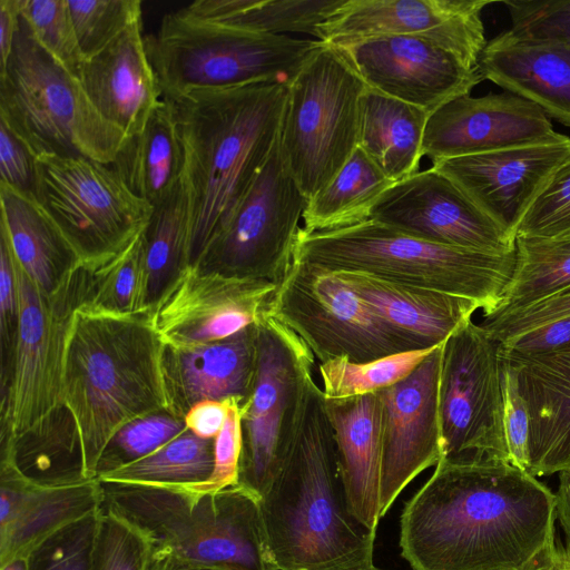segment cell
<instances>
[{
    "mask_svg": "<svg viewBox=\"0 0 570 570\" xmlns=\"http://www.w3.org/2000/svg\"><path fill=\"white\" fill-rule=\"evenodd\" d=\"M554 493L505 461L442 459L405 503L402 557L414 570H535L556 549Z\"/></svg>",
    "mask_w": 570,
    "mask_h": 570,
    "instance_id": "1",
    "label": "cell"
},
{
    "mask_svg": "<svg viewBox=\"0 0 570 570\" xmlns=\"http://www.w3.org/2000/svg\"><path fill=\"white\" fill-rule=\"evenodd\" d=\"M185 148L189 266L224 226L279 140L287 86L195 89L169 100Z\"/></svg>",
    "mask_w": 570,
    "mask_h": 570,
    "instance_id": "2",
    "label": "cell"
},
{
    "mask_svg": "<svg viewBox=\"0 0 570 570\" xmlns=\"http://www.w3.org/2000/svg\"><path fill=\"white\" fill-rule=\"evenodd\" d=\"M278 570H376V533L350 512L324 394L309 386L289 453L259 500Z\"/></svg>",
    "mask_w": 570,
    "mask_h": 570,
    "instance_id": "3",
    "label": "cell"
},
{
    "mask_svg": "<svg viewBox=\"0 0 570 570\" xmlns=\"http://www.w3.org/2000/svg\"><path fill=\"white\" fill-rule=\"evenodd\" d=\"M164 347L150 313L119 315L85 305L73 313L65 343L60 403L75 420L88 480L96 479L101 453L121 426L167 410Z\"/></svg>",
    "mask_w": 570,
    "mask_h": 570,
    "instance_id": "4",
    "label": "cell"
},
{
    "mask_svg": "<svg viewBox=\"0 0 570 570\" xmlns=\"http://www.w3.org/2000/svg\"><path fill=\"white\" fill-rule=\"evenodd\" d=\"M100 484L101 509L140 530L153 552L227 570H278L259 499L238 484L210 492Z\"/></svg>",
    "mask_w": 570,
    "mask_h": 570,
    "instance_id": "5",
    "label": "cell"
},
{
    "mask_svg": "<svg viewBox=\"0 0 570 570\" xmlns=\"http://www.w3.org/2000/svg\"><path fill=\"white\" fill-rule=\"evenodd\" d=\"M293 261L465 297L487 316L511 281L515 250L499 255L440 245L367 219L330 232L299 228Z\"/></svg>",
    "mask_w": 570,
    "mask_h": 570,
    "instance_id": "6",
    "label": "cell"
},
{
    "mask_svg": "<svg viewBox=\"0 0 570 570\" xmlns=\"http://www.w3.org/2000/svg\"><path fill=\"white\" fill-rule=\"evenodd\" d=\"M0 122L36 158L82 156L110 165L127 139L97 111L80 80L38 42L21 13L0 69Z\"/></svg>",
    "mask_w": 570,
    "mask_h": 570,
    "instance_id": "7",
    "label": "cell"
},
{
    "mask_svg": "<svg viewBox=\"0 0 570 570\" xmlns=\"http://www.w3.org/2000/svg\"><path fill=\"white\" fill-rule=\"evenodd\" d=\"M144 39L161 97L167 100L195 89L288 86L323 43L202 21L181 9L165 14L158 29Z\"/></svg>",
    "mask_w": 570,
    "mask_h": 570,
    "instance_id": "8",
    "label": "cell"
},
{
    "mask_svg": "<svg viewBox=\"0 0 570 570\" xmlns=\"http://www.w3.org/2000/svg\"><path fill=\"white\" fill-rule=\"evenodd\" d=\"M365 89L336 48L324 42L287 86L279 150L306 200L335 177L357 148Z\"/></svg>",
    "mask_w": 570,
    "mask_h": 570,
    "instance_id": "9",
    "label": "cell"
},
{
    "mask_svg": "<svg viewBox=\"0 0 570 570\" xmlns=\"http://www.w3.org/2000/svg\"><path fill=\"white\" fill-rule=\"evenodd\" d=\"M37 159L33 196L91 272L106 267L142 233L153 206L111 165L77 156Z\"/></svg>",
    "mask_w": 570,
    "mask_h": 570,
    "instance_id": "10",
    "label": "cell"
},
{
    "mask_svg": "<svg viewBox=\"0 0 570 570\" xmlns=\"http://www.w3.org/2000/svg\"><path fill=\"white\" fill-rule=\"evenodd\" d=\"M253 391L242 406L237 484L259 500L281 471L302 423L314 382V356L287 326L266 313L257 323Z\"/></svg>",
    "mask_w": 570,
    "mask_h": 570,
    "instance_id": "11",
    "label": "cell"
},
{
    "mask_svg": "<svg viewBox=\"0 0 570 570\" xmlns=\"http://www.w3.org/2000/svg\"><path fill=\"white\" fill-rule=\"evenodd\" d=\"M12 257L19 320L10 383L1 393V438L23 434L61 404L67 332L73 313L91 298L97 277L81 265L55 294L47 295L13 253Z\"/></svg>",
    "mask_w": 570,
    "mask_h": 570,
    "instance_id": "12",
    "label": "cell"
},
{
    "mask_svg": "<svg viewBox=\"0 0 570 570\" xmlns=\"http://www.w3.org/2000/svg\"><path fill=\"white\" fill-rule=\"evenodd\" d=\"M267 313L292 330L320 363L368 362L421 350L386 324L335 273L292 262Z\"/></svg>",
    "mask_w": 570,
    "mask_h": 570,
    "instance_id": "13",
    "label": "cell"
},
{
    "mask_svg": "<svg viewBox=\"0 0 570 570\" xmlns=\"http://www.w3.org/2000/svg\"><path fill=\"white\" fill-rule=\"evenodd\" d=\"M439 410L442 459L509 462L500 343L472 318L442 344Z\"/></svg>",
    "mask_w": 570,
    "mask_h": 570,
    "instance_id": "14",
    "label": "cell"
},
{
    "mask_svg": "<svg viewBox=\"0 0 570 570\" xmlns=\"http://www.w3.org/2000/svg\"><path fill=\"white\" fill-rule=\"evenodd\" d=\"M306 203L283 160L278 140L248 191L194 266L278 284L293 262Z\"/></svg>",
    "mask_w": 570,
    "mask_h": 570,
    "instance_id": "15",
    "label": "cell"
},
{
    "mask_svg": "<svg viewBox=\"0 0 570 570\" xmlns=\"http://www.w3.org/2000/svg\"><path fill=\"white\" fill-rule=\"evenodd\" d=\"M491 0H345L320 27L317 40L340 46L367 38L428 39L478 68L488 42L482 12Z\"/></svg>",
    "mask_w": 570,
    "mask_h": 570,
    "instance_id": "16",
    "label": "cell"
},
{
    "mask_svg": "<svg viewBox=\"0 0 570 570\" xmlns=\"http://www.w3.org/2000/svg\"><path fill=\"white\" fill-rule=\"evenodd\" d=\"M334 47L367 88L429 115L484 80L479 68L423 38L386 36Z\"/></svg>",
    "mask_w": 570,
    "mask_h": 570,
    "instance_id": "17",
    "label": "cell"
},
{
    "mask_svg": "<svg viewBox=\"0 0 570 570\" xmlns=\"http://www.w3.org/2000/svg\"><path fill=\"white\" fill-rule=\"evenodd\" d=\"M277 284L188 266L150 311L165 345L189 347L229 337L266 313Z\"/></svg>",
    "mask_w": 570,
    "mask_h": 570,
    "instance_id": "18",
    "label": "cell"
},
{
    "mask_svg": "<svg viewBox=\"0 0 570 570\" xmlns=\"http://www.w3.org/2000/svg\"><path fill=\"white\" fill-rule=\"evenodd\" d=\"M370 219L431 243L488 254L515 250V237L433 167L394 183Z\"/></svg>",
    "mask_w": 570,
    "mask_h": 570,
    "instance_id": "19",
    "label": "cell"
},
{
    "mask_svg": "<svg viewBox=\"0 0 570 570\" xmlns=\"http://www.w3.org/2000/svg\"><path fill=\"white\" fill-rule=\"evenodd\" d=\"M441 354L439 345L411 374L377 392L382 402L380 518L414 478L443 458Z\"/></svg>",
    "mask_w": 570,
    "mask_h": 570,
    "instance_id": "20",
    "label": "cell"
},
{
    "mask_svg": "<svg viewBox=\"0 0 570 570\" xmlns=\"http://www.w3.org/2000/svg\"><path fill=\"white\" fill-rule=\"evenodd\" d=\"M569 160L570 137L557 132L535 144L445 159L432 167L517 238L532 204Z\"/></svg>",
    "mask_w": 570,
    "mask_h": 570,
    "instance_id": "21",
    "label": "cell"
},
{
    "mask_svg": "<svg viewBox=\"0 0 570 570\" xmlns=\"http://www.w3.org/2000/svg\"><path fill=\"white\" fill-rule=\"evenodd\" d=\"M557 131L535 104L509 91L455 98L430 115L423 156L432 163L547 140Z\"/></svg>",
    "mask_w": 570,
    "mask_h": 570,
    "instance_id": "22",
    "label": "cell"
},
{
    "mask_svg": "<svg viewBox=\"0 0 570 570\" xmlns=\"http://www.w3.org/2000/svg\"><path fill=\"white\" fill-rule=\"evenodd\" d=\"M102 489L95 479L69 485H41L0 460V566L28 557L45 539L98 511Z\"/></svg>",
    "mask_w": 570,
    "mask_h": 570,
    "instance_id": "23",
    "label": "cell"
},
{
    "mask_svg": "<svg viewBox=\"0 0 570 570\" xmlns=\"http://www.w3.org/2000/svg\"><path fill=\"white\" fill-rule=\"evenodd\" d=\"M257 365V328L189 347L165 345L163 374L167 410L184 417L202 401L249 399Z\"/></svg>",
    "mask_w": 570,
    "mask_h": 570,
    "instance_id": "24",
    "label": "cell"
},
{
    "mask_svg": "<svg viewBox=\"0 0 570 570\" xmlns=\"http://www.w3.org/2000/svg\"><path fill=\"white\" fill-rule=\"evenodd\" d=\"M141 29L139 20L86 60L80 79L97 111L127 138L141 131L163 98Z\"/></svg>",
    "mask_w": 570,
    "mask_h": 570,
    "instance_id": "25",
    "label": "cell"
},
{
    "mask_svg": "<svg viewBox=\"0 0 570 570\" xmlns=\"http://www.w3.org/2000/svg\"><path fill=\"white\" fill-rule=\"evenodd\" d=\"M513 367L530 415V466L533 476L570 466V345L518 355L500 351Z\"/></svg>",
    "mask_w": 570,
    "mask_h": 570,
    "instance_id": "26",
    "label": "cell"
},
{
    "mask_svg": "<svg viewBox=\"0 0 570 570\" xmlns=\"http://www.w3.org/2000/svg\"><path fill=\"white\" fill-rule=\"evenodd\" d=\"M478 68L483 79L570 128V43L531 40L509 29L487 42Z\"/></svg>",
    "mask_w": 570,
    "mask_h": 570,
    "instance_id": "27",
    "label": "cell"
},
{
    "mask_svg": "<svg viewBox=\"0 0 570 570\" xmlns=\"http://www.w3.org/2000/svg\"><path fill=\"white\" fill-rule=\"evenodd\" d=\"M337 464L351 514L376 533L382 469V402L379 393L326 399Z\"/></svg>",
    "mask_w": 570,
    "mask_h": 570,
    "instance_id": "28",
    "label": "cell"
},
{
    "mask_svg": "<svg viewBox=\"0 0 570 570\" xmlns=\"http://www.w3.org/2000/svg\"><path fill=\"white\" fill-rule=\"evenodd\" d=\"M386 324L419 348L442 345L481 308L475 301L383 281L361 273H335Z\"/></svg>",
    "mask_w": 570,
    "mask_h": 570,
    "instance_id": "29",
    "label": "cell"
},
{
    "mask_svg": "<svg viewBox=\"0 0 570 570\" xmlns=\"http://www.w3.org/2000/svg\"><path fill=\"white\" fill-rule=\"evenodd\" d=\"M0 232L19 265L45 294H55L81 262L59 227L32 194L0 183Z\"/></svg>",
    "mask_w": 570,
    "mask_h": 570,
    "instance_id": "30",
    "label": "cell"
},
{
    "mask_svg": "<svg viewBox=\"0 0 570 570\" xmlns=\"http://www.w3.org/2000/svg\"><path fill=\"white\" fill-rule=\"evenodd\" d=\"M128 188L153 207L183 180L185 148L171 101L161 98L139 134L110 164Z\"/></svg>",
    "mask_w": 570,
    "mask_h": 570,
    "instance_id": "31",
    "label": "cell"
},
{
    "mask_svg": "<svg viewBox=\"0 0 570 570\" xmlns=\"http://www.w3.org/2000/svg\"><path fill=\"white\" fill-rule=\"evenodd\" d=\"M430 115L410 104L366 87L360 101L358 142L392 181L419 170Z\"/></svg>",
    "mask_w": 570,
    "mask_h": 570,
    "instance_id": "32",
    "label": "cell"
},
{
    "mask_svg": "<svg viewBox=\"0 0 570 570\" xmlns=\"http://www.w3.org/2000/svg\"><path fill=\"white\" fill-rule=\"evenodd\" d=\"M1 459L11 461L37 484L58 487L90 481L75 420L63 404L23 434L1 438Z\"/></svg>",
    "mask_w": 570,
    "mask_h": 570,
    "instance_id": "33",
    "label": "cell"
},
{
    "mask_svg": "<svg viewBox=\"0 0 570 570\" xmlns=\"http://www.w3.org/2000/svg\"><path fill=\"white\" fill-rule=\"evenodd\" d=\"M393 184L357 147L335 177L307 200L301 230L330 232L370 219L374 205Z\"/></svg>",
    "mask_w": 570,
    "mask_h": 570,
    "instance_id": "34",
    "label": "cell"
},
{
    "mask_svg": "<svg viewBox=\"0 0 570 570\" xmlns=\"http://www.w3.org/2000/svg\"><path fill=\"white\" fill-rule=\"evenodd\" d=\"M345 0H198L181 10L195 19L268 35L306 33Z\"/></svg>",
    "mask_w": 570,
    "mask_h": 570,
    "instance_id": "35",
    "label": "cell"
},
{
    "mask_svg": "<svg viewBox=\"0 0 570 570\" xmlns=\"http://www.w3.org/2000/svg\"><path fill=\"white\" fill-rule=\"evenodd\" d=\"M150 313L166 291L189 266V202L184 180L159 204L141 233Z\"/></svg>",
    "mask_w": 570,
    "mask_h": 570,
    "instance_id": "36",
    "label": "cell"
},
{
    "mask_svg": "<svg viewBox=\"0 0 570 570\" xmlns=\"http://www.w3.org/2000/svg\"><path fill=\"white\" fill-rule=\"evenodd\" d=\"M570 288V237L517 236L515 266L497 309L501 315ZM487 315V316H490Z\"/></svg>",
    "mask_w": 570,
    "mask_h": 570,
    "instance_id": "37",
    "label": "cell"
},
{
    "mask_svg": "<svg viewBox=\"0 0 570 570\" xmlns=\"http://www.w3.org/2000/svg\"><path fill=\"white\" fill-rule=\"evenodd\" d=\"M214 465L215 439L186 431L150 455L97 480L198 489L209 481Z\"/></svg>",
    "mask_w": 570,
    "mask_h": 570,
    "instance_id": "38",
    "label": "cell"
},
{
    "mask_svg": "<svg viewBox=\"0 0 570 570\" xmlns=\"http://www.w3.org/2000/svg\"><path fill=\"white\" fill-rule=\"evenodd\" d=\"M433 348L397 353L368 362L338 357L320 363L322 392L326 399H347L380 392L411 374Z\"/></svg>",
    "mask_w": 570,
    "mask_h": 570,
    "instance_id": "39",
    "label": "cell"
},
{
    "mask_svg": "<svg viewBox=\"0 0 570 570\" xmlns=\"http://www.w3.org/2000/svg\"><path fill=\"white\" fill-rule=\"evenodd\" d=\"M96 274L94 294L85 306L119 315L149 313L141 234L121 255Z\"/></svg>",
    "mask_w": 570,
    "mask_h": 570,
    "instance_id": "40",
    "label": "cell"
},
{
    "mask_svg": "<svg viewBox=\"0 0 570 570\" xmlns=\"http://www.w3.org/2000/svg\"><path fill=\"white\" fill-rule=\"evenodd\" d=\"M188 431L184 417L168 410L139 416L109 440L97 464L96 479L144 459Z\"/></svg>",
    "mask_w": 570,
    "mask_h": 570,
    "instance_id": "41",
    "label": "cell"
},
{
    "mask_svg": "<svg viewBox=\"0 0 570 570\" xmlns=\"http://www.w3.org/2000/svg\"><path fill=\"white\" fill-rule=\"evenodd\" d=\"M68 3L85 61L141 20L140 0H68Z\"/></svg>",
    "mask_w": 570,
    "mask_h": 570,
    "instance_id": "42",
    "label": "cell"
},
{
    "mask_svg": "<svg viewBox=\"0 0 570 570\" xmlns=\"http://www.w3.org/2000/svg\"><path fill=\"white\" fill-rule=\"evenodd\" d=\"M20 13L38 42L80 80L85 58L79 48L68 0H20Z\"/></svg>",
    "mask_w": 570,
    "mask_h": 570,
    "instance_id": "43",
    "label": "cell"
},
{
    "mask_svg": "<svg viewBox=\"0 0 570 570\" xmlns=\"http://www.w3.org/2000/svg\"><path fill=\"white\" fill-rule=\"evenodd\" d=\"M150 553L140 530L100 509L89 570H146Z\"/></svg>",
    "mask_w": 570,
    "mask_h": 570,
    "instance_id": "44",
    "label": "cell"
},
{
    "mask_svg": "<svg viewBox=\"0 0 570 570\" xmlns=\"http://www.w3.org/2000/svg\"><path fill=\"white\" fill-rule=\"evenodd\" d=\"M100 510L58 530L28 554L29 570H89Z\"/></svg>",
    "mask_w": 570,
    "mask_h": 570,
    "instance_id": "45",
    "label": "cell"
},
{
    "mask_svg": "<svg viewBox=\"0 0 570 570\" xmlns=\"http://www.w3.org/2000/svg\"><path fill=\"white\" fill-rule=\"evenodd\" d=\"M570 237V160L552 177L522 219L517 236Z\"/></svg>",
    "mask_w": 570,
    "mask_h": 570,
    "instance_id": "46",
    "label": "cell"
},
{
    "mask_svg": "<svg viewBox=\"0 0 570 570\" xmlns=\"http://www.w3.org/2000/svg\"><path fill=\"white\" fill-rule=\"evenodd\" d=\"M503 4L514 35L570 43V0H507Z\"/></svg>",
    "mask_w": 570,
    "mask_h": 570,
    "instance_id": "47",
    "label": "cell"
},
{
    "mask_svg": "<svg viewBox=\"0 0 570 570\" xmlns=\"http://www.w3.org/2000/svg\"><path fill=\"white\" fill-rule=\"evenodd\" d=\"M500 360L503 426L509 463L528 472L530 466V415L513 367L501 355Z\"/></svg>",
    "mask_w": 570,
    "mask_h": 570,
    "instance_id": "48",
    "label": "cell"
},
{
    "mask_svg": "<svg viewBox=\"0 0 570 570\" xmlns=\"http://www.w3.org/2000/svg\"><path fill=\"white\" fill-rule=\"evenodd\" d=\"M566 316H570V288L517 311L484 316L481 325L493 340L502 343Z\"/></svg>",
    "mask_w": 570,
    "mask_h": 570,
    "instance_id": "49",
    "label": "cell"
},
{
    "mask_svg": "<svg viewBox=\"0 0 570 570\" xmlns=\"http://www.w3.org/2000/svg\"><path fill=\"white\" fill-rule=\"evenodd\" d=\"M18 320L19 303L12 252L7 237L0 233L1 393L7 391L10 383Z\"/></svg>",
    "mask_w": 570,
    "mask_h": 570,
    "instance_id": "50",
    "label": "cell"
},
{
    "mask_svg": "<svg viewBox=\"0 0 570 570\" xmlns=\"http://www.w3.org/2000/svg\"><path fill=\"white\" fill-rule=\"evenodd\" d=\"M242 404L230 400L225 423L215 438V465L207 483L196 491H218L237 485L242 454Z\"/></svg>",
    "mask_w": 570,
    "mask_h": 570,
    "instance_id": "51",
    "label": "cell"
},
{
    "mask_svg": "<svg viewBox=\"0 0 570 570\" xmlns=\"http://www.w3.org/2000/svg\"><path fill=\"white\" fill-rule=\"evenodd\" d=\"M1 183L13 189L32 194L37 183V159L8 127L0 122Z\"/></svg>",
    "mask_w": 570,
    "mask_h": 570,
    "instance_id": "52",
    "label": "cell"
},
{
    "mask_svg": "<svg viewBox=\"0 0 570 570\" xmlns=\"http://www.w3.org/2000/svg\"><path fill=\"white\" fill-rule=\"evenodd\" d=\"M570 345V316L561 317L500 343L507 354L530 355Z\"/></svg>",
    "mask_w": 570,
    "mask_h": 570,
    "instance_id": "53",
    "label": "cell"
},
{
    "mask_svg": "<svg viewBox=\"0 0 570 570\" xmlns=\"http://www.w3.org/2000/svg\"><path fill=\"white\" fill-rule=\"evenodd\" d=\"M229 401L196 403L184 416L187 430L199 438L215 439L225 423Z\"/></svg>",
    "mask_w": 570,
    "mask_h": 570,
    "instance_id": "54",
    "label": "cell"
},
{
    "mask_svg": "<svg viewBox=\"0 0 570 570\" xmlns=\"http://www.w3.org/2000/svg\"><path fill=\"white\" fill-rule=\"evenodd\" d=\"M20 17V0H0V69L10 56Z\"/></svg>",
    "mask_w": 570,
    "mask_h": 570,
    "instance_id": "55",
    "label": "cell"
},
{
    "mask_svg": "<svg viewBox=\"0 0 570 570\" xmlns=\"http://www.w3.org/2000/svg\"><path fill=\"white\" fill-rule=\"evenodd\" d=\"M556 519L570 540V466L559 472V485L554 493Z\"/></svg>",
    "mask_w": 570,
    "mask_h": 570,
    "instance_id": "56",
    "label": "cell"
},
{
    "mask_svg": "<svg viewBox=\"0 0 570 570\" xmlns=\"http://www.w3.org/2000/svg\"><path fill=\"white\" fill-rule=\"evenodd\" d=\"M146 570H227L217 567L194 564L178 560L174 557L156 553H150L149 561Z\"/></svg>",
    "mask_w": 570,
    "mask_h": 570,
    "instance_id": "57",
    "label": "cell"
},
{
    "mask_svg": "<svg viewBox=\"0 0 570 570\" xmlns=\"http://www.w3.org/2000/svg\"><path fill=\"white\" fill-rule=\"evenodd\" d=\"M535 570H570V540L564 546H556L547 562Z\"/></svg>",
    "mask_w": 570,
    "mask_h": 570,
    "instance_id": "58",
    "label": "cell"
},
{
    "mask_svg": "<svg viewBox=\"0 0 570 570\" xmlns=\"http://www.w3.org/2000/svg\"><path fill=\"white\" fill-rule=\"evenodd\" d=\"M0 570H29L28 557H19L0 566Z\"/></svg>",
    "mask_w": 570,
    "mask_h": 570,
    "instance_id": "59",
    "label": "cell"
},
{
    "mask_svg": "<svg viewBox=\"0 0 570 570\" xmlns=\"http://www.w3.org/2000/svg\"><path fill=\"white\" fill-rule=\"evenodd\" d=\"M376 570H380V569H376Z\"/></svg>",
    "mask_w": 570,
    "mask_h": 570,
    "instance_id": "60",
    "label": "cell"
}]
</instances>
